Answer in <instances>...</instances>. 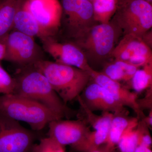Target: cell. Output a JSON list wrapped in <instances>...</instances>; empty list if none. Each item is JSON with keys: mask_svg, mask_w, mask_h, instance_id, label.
<instances>
[{"mask_svg": "<svg viewBox=\"0 0 152 152\" xmlns=\"http://www.w3.org/2000/svg\"><path fill=\"white\" fill-rule=\"evenodd\" d=\"M94 18L99 23L110 21L118 8V0H94Z\"/></svg>", "mask_w": 152, "mask_h": 152, "instance_id": "20", "label": "cell"}, {"mask_svg": "<svg viewBox=\"0 0 152 152\" xmlns=\"http://www.w3.org/2000/svg\"><path fill=\"white\" fill-rule=\"evenodd\" d=\"M0 114L26 123L37 132L51 121L61 119L41 104L13 94L0 96Z\"/></svg>", "mask_w": 152, "mask_h": 152, "instance_id": "4", "label": "cell"}, {"mask_svg": "<svg viewBox=\"0 0 152 152\" xmlns=\"http://www.w3.org/2000/svg\"><path fill=\"white\" fill-rule=\"evenodd\" d=\"M4 41L6 50L4 60L6 61L26 66L42 59L40 48L32 37L13 30Z\"/></svg>", "mask_w": 152, "mask_h": 152, "instance_id": "7", "label": "cell"}, {"mask_svg": "<svg viewBox=\"0 0 152 152\" xmlns=\"http://www.w3.org/2000/svg\"><path fill=\"white\" fill-rule=\"evenodd\" d=\"M80 95L88 108L94 112L101 111L113 114L128 112L120 104L108 90L95 82L88 85Z\"/></svg>", "mask_w": 152, "mask_h": 152, "instance_id": "11", "label": "cell"}, {"mask_svg": "<svg viewBox=\"0 0 152 152\" xmlns=\"http://www.w3.org/2000/svg\"><path fill=\"white\" fill-rule=\"evenodd\" d=\"M77 7L75 18L69 28V34L73 40L85 34L99 23L94 18L92 3L87 0H76Z\"/></svg>", "mask_w": 152, "mask_h": 152, "instance_id": "14", "label": "cell"}, {"mask_svg": "<svg viewBox=\"0 0 152 152\" xmlns=\"http://www.w3.org/2000/svg\"><path fill=\"white\" fill-rule=\"evenodd\" d=\"M138 145L146 146L152 148V139L150 129L142 120H139L137 127Z\"/></svg>", "mask_w": 152, "mask_h": 152, "instance_id": "26", "label": "cell"}, {"mask_svg": "<svg viewBox=\"0 0 152 152\" xmlns=\"http://www.w3.org/2000/svg\"><path fill=\"white\" fill-rule=\"evenodd\" d=\"M35 132L0 114V152H33L38 138Z\"/></svg>", "mask_w": 152, "mask_h": 152, "instance_id": "6", "label": "cell"}, {"mask_svg": "<svg viewBox=\"0 0 152 152\" xmlns=\"http://www.w3.org/2000/svg\"><path fill=\"white\" fill-rule=\"evenodd\" d=\"M138 121L137 118L129 117L128 112L114 114L107 139L104 144L106 149L109 152H113L125 131L132 125L137 124Z\"/></svg>", "mask_w": 152, "mask_h": 152, "instance_id": "15", "label": "cell"}, {"mask_svg": "<svg viewBox=\"0 0 152 152\" xmlns=\"http://www.w3.org/2000/svg\"><path fill=\"white\" fill-rule=\"evenodd\" d=\"M150 129H151L152 127V110H150L148 115H145L141 119Z\"/></svg>", "mask_w": 152, "mask_h": 152, "instance_id": "31", "label": "cell"}, {"mask_svg": "<svg viewBox=\"0 0 152 152\" xmlns=\"http://www.w3.org/2000/svg\"><path fill=\"white\" fill-rule=\"evenodd\" d=\"M142 39L144 42L151 49L152 45V33L151 30L147 31L142 36Z\"/></svg>", "mask_w": 152, "mask_h": 152, "instance_id": "30", "label": "cell"}, {"mask_svg": "<svg viewBox=\"0 0 152 152\" xmlns=\"http://www.w3.org/2000/svg\"><path fill=\"white\" fill-rule=\"evenodd\" d=\"M108 129L91 131L78 142L71 145V152H91L104 144Z\"/></svg>", "mask_w": 152, "mask_h": 152, "instance_id": "18", "label": "cell"}, {"mask_svg": "<svg viewBox=\"0 0 152 152\" xmlns=\"http://www.w3.org/2000/svg\"><path fill=\"white\" fill-rule=\"evenodd\" d=\"M32 65L46 77L66 104L80 95L91 80L88 72L56 62L42 59Z\"/></svg>", "mask_w": 152, "mask_h": 152, "instance_id": "2", "label": "cell"}, {"mask_svg": "<svg viewBox=\"0 0 152 152\" xmlns=\"http://www.w3.org/2000/svg\"><path fill=\"white\" fill-rule=\"evenodd\" d=\"M23 7L51 37L61 26L63 9L59 0H24Z\"/></svg>", "mask_w": 152, "mask_h": 152, "instance_id": "8", "label": "cell"}, {"mask_svg": "<svg viewBox=\"0 0 152 152\" xmlns=\"http://www.w3.org/2000/svg\"><path fill=\"white\" fill-rule=\"evenodd\" d=\"M91 152H109V151L106 149L105 147H104V145H102L101 146L97 149Z\"/></svg>", "mask_w": 152, "mask_h": 152, "instance_id": "34", "label": "cell"}, {"mask_svg": "<svg viewBox=\"0 0 152 152\" xmlns=\"http://www.w3.org/2000/svg\"><path fill=\"white\" fill-rule=\"evenodd\" d=\"M122 35L121 30L110 21L97 24L83 35L72 42L81 49L91 67L93 64H99L112 58Z\"/></svg>", "mask_w": 152, "mask_h": 152, "instance_id": "3", "label": "cell"}, {"mask_svg": "<svg viewBox=\"0 0 152 152\" xmlns=\"http://www.w3.org/2000/svg\"><path fill=\"white\" fill-rule=\"evenodd\" d=\"M101 72L113 80L118 82L121 81L126 82L124 72L115 61L112 62L106 63L102 71Z\"/></svg>", "mask_w": 152, "mask_h": 152, "instance_id": "24", "label": "cell"}, {"mask_svg": "<svg viewBox=\"0 0 152 152\" xmlns=\"http://www.w3.org/2000/svg\"><path fill=\"white\" fill-rule=\"evenodd\" d=\"M48 137L64 146L78 142L91 132L83 120H55L49 123Z\"/></svg>", "mask_w": 152, "mask_h": 152, "instance_id": "10", "label": "cell"}, {"mask_svg": "<svg viewBox=\"0 0 152 152\" xmlns=\"http://www.w3.org/2000/svg\"><path fill=\"white\" fill-rule=\"evenodd\" d=\"M24 67L14 78L15 88L13 94L41 104L60 118L70 115V110L46 77L32 65Z\"/></svg>", "mask_w": 152, "mask_h": 152, "instance_id": "1", "label": "cell"}, {"mask_svg": "<svg viewBox=\"0 0 152 152\" xmlns=\"http://www.w3.org/2000/svg\"><path fill=\"white\" fill-rule=\"evenodd\" d=\"M89 74L91 79L108 90L120 104L125 107H127L132 109L137 115L138 119H141L145 115L138 104L137 93L131 91L120 82L113 80L100 72L93 69Z\"/></svg>", "mask_w": 152, "mask_h": 152, "instance_id": "12", "label": "cell"}, {"mask_svg": "<svg viewBox=\"0 0 152 152\" xmlns=\"http://www.w3.org/2000/svg\"><path fill=\"white\" fill-rule=\"evenodd\" d=\"M15 88V81L0 64V94H12Z\"/></svg>", "mask_w": 152, "mask_h": 152, "instance_id": "25", "label": "cell"}, {"mask_svg": "<svg viewBox=\"0 0 152 152\" xmlns=\"http://www.w3.org/2000/svg\"><path fill=\"white\" fill-rule=\"evenodd\" d=\"M126 0H118V6L121 4L123 3Z\"/></svg>", "mask_w": 152, "mask_h": 152, "instance_id": "35", "label": "cell"}, {"mask_svg": "<svg viewBox=\"0 0 152 152\" xmlns=\"http://www.w3.org/2000/svg\"><path fill=\"white\" fill-rule=\"evenodd\" d=\"M137 124L128 128L121 137L117 145L119 152H135L138 144Z\"/></svg>", "mask_w": 152, "mask_h": 152, "instance_id": "22", "label": "cell"}, {"mask_svg": "<svg viewBox=\"0 0 152 152\" xmlns=\"http://www.w3.org/2000/svg\"><path fill=\"white\" fill-rule=\"evenodd\" d=\"M33 152H66L65 147L48 137L42 138L33 148Z\"/></svg>", "mask_w": 152, "mask_h": 152, "instance_id": "23", "label": "cell"}, {"mask_svg": "<svg viewBox=\"0 0 152 152\" xmlns=\"http://www.w3.org/2000/svg\"><path fill=\"white\" fill-rule=\"evenodd\" d=\"M6 46L4 39L0 40V61L4 60L5 56Z\"/></svg>", "mask_w": 152, "mask_h": 152, "instance_id": "32", "label": "cell"}, {"mask_svg": "<svg viewBox=\"0 0 152 152\" xmlns=\"http://www.w3.org/2000/svg\"><path fill=\"white\" fill-rule=\"evenodd\" d=\"M124 70L126 76V82H129L134 76V74L140 68L131 64L123 61L114 60Z\"/></svg>", "mask_w": 152, "mask_h": 152, "instance_id": "28", "label": "cell"}, {"mask_svg": "<svg viewBox=\"0 0 152 152\" xmlns=\"http://www.w3.org/2000/svg\"><path fill=\"white\" fill-rule=\"evenodd\" d=\"M24 1H0V40L4 39L12 30L15 16Z\"/></svg>", "mask_w": 152, "mask_h": 152, "instance_id": "17", "label": "cell"}, {"mask_svg": "<svg viewBox=\"0 0 152 152\" xmlns=\"http://www.w3.org/2000/svg\"><path fill=\"white\" fill-rule=\"evenodd\" d=\"M87 1H89L91 2L92 3L93 1H94V0H87Z\"/></svg>", "mask_w": 152, "mask_h": 152, "instance_id": "37", "label": "cell"}, {"mask_svg": "<svg viewBox=\"0 0 152 152\" xmlns=\"http://www.w3.org/2000/svg\"><path fill=\"white\" fill-rule=\"evenodd\" d=\"M146 94L144 98L137 99L140 109L142 111L145 109L152 110V87L148 89Z\"/></svg>", "mask_w": 152, "mask_h": 152, "instance_id": "29", "label": "cell"}, {"mask_svg": "<svg viewBox=\"0 0 152 152\" xmlns=\"http://www.w3.org/2000/svg\"><path fill=\"white\" fill-rule=\"evenodd\" d=\"M23 3L15 16L12 29L33 38L37 37L41 41L51 37L42 28L34 17L23 7Z\"/></svg>", "mask_w": 152, "mask_h": 152, "instance_id": "16", "label": "cell"}, {"mask_svg": "<svg viewBox=\"0 0 152 152\" xmlns=\"http://www.w3.org/2000/svg\"><path fill=\"white\" fill-rule=\"evenodd\" d=\"M110 21L121 30L123 35L142 37L152 28V4L143 0H126L118 6Z\"/></svg>", "mask_w": 152, "mask_h": 152, "instance_id": "5", "label": "cell"}, {"mask_svg": "<svg viewBox=\"0 0 152 152\" xmlns=\"http://www.w3.org/2000/svg\"><path fill=\"white\" fill-rule=\"evenodd\" d=\"M80 107L81 115H83V118L81 119L83 120L94 130L109 129L113 113L109 112H102L101 115L95 114L92 111L88 108L82 100L80 96L77 98Z\"/></svg>", "mask_w": 152, "mask_h": 152, "instance_id": "19", "label": "cell"}, {"mask_svg": "<svg viewBox=\"0 0 152 152\" xmlns=\"http://www.w3.org/2000/svg\"><path fill=\"white\" fill-rule=\"evenodd\" d=\"M140 56H152L151 49L144 42L141 37L128 34L123 38L115 47L112 55L114 60L127 62Z\"/></svg>", "mask_w": 152, "mask_h": 152, "instance_id": "13", "label": "cell"}, {"mask_svg": "<svg viewBox=\"0 0 152 152\" xmlns=\"http://www.w3.org/2000/svg\"><path fill=\"white\" fill-rule=\"evenodd\" d=\"M61 4L63 14L64 13L66 18L68 28L71 26L75 15L77 3L76 0H62Z\"/></svg>", "mask_w": 152, "mask_h": 152, "instance_id": "27", "label": "cell"}, {"mask_svg": "<svg viewBox=\"0 0 152 152\" xmlns=\"http://www.w3.org/2000/svg\"><path fill=\"white\" fill-rule=\"evenodd\" d=\"M134 152H152V148L140 145L137 146Z\"/></svg>", "mask_w": 152, "mask_h": 152, "instance_id": "33", "label": "cell"}, {"mask_svg": "<svg viewBox=\"0 0 152 152\" xmlns=\"http://www.w3.org/2000/svg\"><path fill=\"white\" fill-rule=\"evenodd\" d=\"M151 4H152V0H143Z\"/></svg>", "mask_w": 152, "mask_h": 152, "instance_id": "36", "label": "cell"}, {"mask_svg": "<svg viewBox=\"0 0 152 152\" xmlns=\"http://www.w3.org/2000/svg\"><path fill=\"white\" fill-rule=\"evenodd\" d=\"M0 1H1V0H0Z\"/></svg>", "mask_w": 152, "mask_h": 152, "instance_id": "38", "label": "cell"}, {"mask_svg": "<svg viewBox=\"0 0 152 152\" xmlns=\"http://www.w3.org/2000/svg\"><path fill=\"white\" fill-rule=\"evenodd\" d=\"M129 82L137 94L152 87V63L139 69Z\"/></svg>", "mask_w": 152, "mask_h": 152, "instance_id": "21", "label": "cell"}, {"mask_svg": "<svg viewBox=\"0 0 152 152\" xmlns=\"http://www.w3.org/2000/svg\"><path fill=\"white\" fill-rule=\"evenodd\" d=\"M41 42L45 51L50 55L56 62L77 68L89 73L92 70L83 52L75 43L61 42L55 37L45 38Z\"/></svg>", "mask_w": 152, "mask_h": 152, "instance_id": "9", "label": "cell"}]
</instances>
